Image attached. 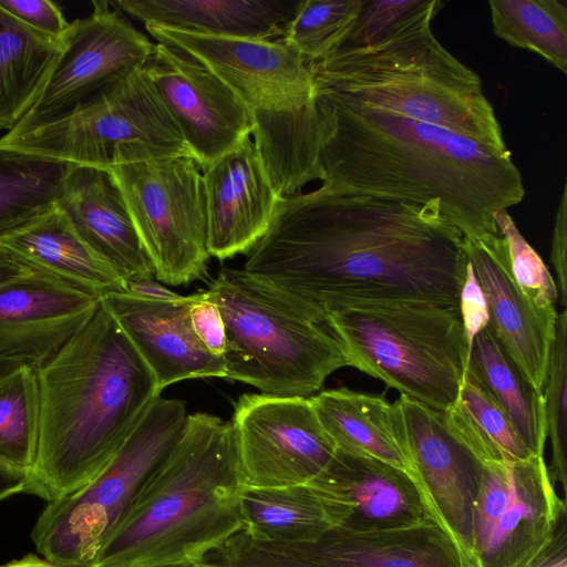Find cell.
<instances>
[{
    "label": "cell",
    "instance_id": "cell-1",
    "mask_svg": "<svg viewBox=\"0 0 567 567\" xmlns=\"http://www.w3.org/2000/svg\"><path fill=\"white\" fill-rule=\"evenodd\" d=\"M465 237L439 205L320 186L278 199L244 269L326 321L357 302L460 309Z\"/></svg>",
    "mask_w": 567,
    "mask_h": 567
},
{
    "label": "cell",
    "instance_id": "cell-2",
    "mask_svg": "<svg viewBox=\"0 0 567 567\" xmlns=\"http://www.w3.org/2000/svg\"><path fill=\"white\" fill-rule=\"evenodd\" d=\"M316 97L317 167L328 189L439 205L465 238L499 234L494 215L525 196L511 153L436 125Z\"/></svg>",
    "mask_w": 567,
    "mask_h": 567
},
{
    "label": "cell",
    "instance_id": "cell-3",
    "mask_svg": "<svg viewBox=\"0 0 567 567\" xmlns=\"http://www.w3.org/2000/svg\"><path fill=\"white\" fill-rule=\"evenodd\" d=\"M38 378V453L25 493L49 503L92 481L161 393L101 301Z\"/></svg>",
    "mask_w": 567,
    "mask_h": 567
},
{
    "label": "cell",
    "instance_id": "cell-4",
    "mask_svg": "<svg viewBox=\"0 0 567 567\" xmlns=\"http://www.w3.org/2000/svg\"><path fill=\"white\" fill-rule=\"evenodd\" d=\"M230 422L188 414L175 447L85 567L202 560L245 524Z\"/></svg>",
    "mask_w": 567,
    "mask_h": 567
},
{
    "label": "cell",
    "instance_id": "cell-5",
    "mask_svg": "<svg viewBox=\"0 0 567 567\" xmlns=\"http://www.w3.org/2000/svg\"><path fill=\"white\" fill-rule=\"evenodd\" d=\"M443 6L440 0H425L380 41L341 47L323 59L306 61L315 93L436 125L509 154L481 78L432 31Z\"/></svg>",
    "mask_w": 567,
    "mask_h": 567
},
{
    "label": "cell",
    "instance_id": "cell-6",
    "mask_svg": "<svg viewBox=\"0 0 567 567\" xmlns=\"http://www.w3.org/2000/svg\"><path fill=\"white\" fill-rule=\"evenodd\" d=\"M206 292L226 328V380L262 394L307 398L349 367L323 318L244 268H223Z\"/></svg>",
    "mask_w": 567,
    "mask_h": 567
},
{
    "label": "cell",
    "instance_id": "cell-7",
    "mask_svg": "<svg viewBox=\"0 0 567 567\" xmlns=\"http://www.w3.org/2000/svg\"><path fill=\"white\" fill-rule=\"evenodd\" d=\"M326 326L353 367L401 395L446 412L468 363L460 309L426 302H357L330 311Z\"/></svg>",
    "mask_w": 567,
    "mask_h": 567
},
{
    "label": "cell",
    "instance_id": "cell-8",
    "mask_svg": "<svg viewBox=\"0 0 567 567\" xmlns=\"http://www.w3.org/2000/svg\"><path fill=\"white\" fill-rule=\"evenodd\" d=\"M187 415L184 401L159 395L92 481L48 503L31 534L38 553L59 566L85 567L166 461Z\"/></svg>",
    "mask_w": 567,
    "mask_h": 567
},
{
    "label": "cell",
    "instance_id": "cell-9",
    "mask_svg": "<svg viewBox=\"0 0 567 567\" xmlns=\"http://www.w3.org/2000/svg\"><path fill=\"white\" fill-rule=\"evenodd\" d=\"M0 146L106 169L134 162L192 157L143 68L103 87L58 120L9 131L0 138Z\"/></svg>",
    "mask_w": 567,
    "mask_h": 567
},
{
    "label": "cell",
    "instance_id": "cell-10",
    "mask_svg": "<svg viewBox=\"0 0 567 567\" xmlns=\"http://www.w3.org/2000/svg\"><path fill=\"white\" fill-rule=\"evenodd\" d=\"M152 262L157 281L190 284L206 275L207 213L203 174L190 156L110 168Z\"/></svg>",
    "mask_w": 567,
    "mask_h": 567
},
{
    "label": "cell",
    "instance_id": "cell-11",
    "mask_svg": "<svg viewBox=\"0 0 567 567\" xmlns=\"http://www.w3.org/2000/svg\"><path fill=\"white\" fill-rule=\"evenodd\" d=\"M544 455L482 463L467 567H527L567 514Z\"/></svg>",
    "mask_w": 567,
    "mask_h": 567
},
{
    "label": "cell",
    "instance_id": "cell-12",
    "mask_svg": "<svg viewBox=\"0 0 567 567\" xmlns=\"http://www.w3.org/2000/svg\"><path fill=\"white\" fill-rule=\"evenodd\" d=\"M230 425L243 487L311 484L337 455L309 398L244 394Z\"/></svg>",
    "mask_w": 567,
    "mask_h": 567
},
{
    "label": "cell",
    "instance_id": "cell-13",
    "mask_svg": "<svg viewBox=\"0 0 567 567\" xmlns=\"http://www.w3.org/2000/svg\"><path fill=\"white\" fill-rule=\"evenodd\" d=\"M92 4L89 17L70 23L42 91L13 130H29L69 114L152 56L155 43L110 1Z\"/></svg>",
    "mask_w": 567,
    "mask_h": 567
},
{
    "label": "cell",
    "instance_id": "cell-14",
    "mask_svg": "<svg viewBox=\"0 0 567 567\" xmlns=\"http://www.w3.org/2000/svg\"><path fill=\"white\" fill-rule=\"evenodd\" d=\"M158 43L205 65L252 112L302 105L315 96L306 60L282 38L213 37L144 24Z\"/></svg>",
    "mask_w": 567,
    "mask_h": 567
},
{
    "label": "cell",
    "instance_id": "cell-15",
    "mask_svg": "<svg viewBox=\"0 0 567 567\" xmlns=\"http://www.w3.org/2000/svg\"><path fill=\"white\" fill-rule=\"evenodd\" d=\"M143 70L202 171L251 135L248 107L190 55L157 43Z\"/></svg>",
    "mask_w": 567,
    "mask_h": 567
},
{
    "label": "cell",
    "instance_id": "cell-16",
    "mask_svg": "<svg viewBox=\"0 0 567 567\" xmlns=\"http://www.w3.org/2000/svg\"><path fill=\"white\" fill-rule=\"evenodd\" d=\"M413 477L436 523L468 565L482 463L440 411L400 395Z\"/></svg>",
    "mask_w": 567,
    "mask_h": 567
},
{
    "label": "cell",
    "instance_id": "cell-17",
    "mask_svg": "<svg viewBox=\"0 0 567 567\" xmlns=\"http://www.w3.org/2000/svg\"><path fill=\"white\" fill-rule=\"evenodd\" d=\"M99 306L96 296L40 269L0 284V358L40 368Z\"/></svg>",
    "mask_w": 567,
    "mask_h": 567
},
{
    "label": "cell",
    "instance_id": "cell-18",
    "mask_svg": "<svg viewBox=\"0 0 567 567\" xmlns=\"http://www.w3.org/2000/svg\"><path fill=\"white\" fill-rule=\"evenodd\" d=\"M196 293L153 299L114 292L100 299L152 373L162 393L184 380L225 379L223 358L207 352L195 338L189 309Z\"/></svg>",
    "mask_w": 567,
    "mask_h": 567
},
{
    "label": "cell",
    "instance_id": "cell-19",
    "mask_svg": "<svg viewBox=\"0 0 567 567\" xmlns=\"http://www.w3.org/2000/svg\"><path fill=\"white\" fill-rule=\"evenodd\" d=\"M202 174L210 257L248 254L267 231L280 198L254 141L245 138Z\"/></svg>",
    "mask_w": 567,
    "mask_h": 567
},
{
    "label": "cell",
    "instance_id": "cell-20",
    "mask_svg": "<svg viewBox=\"0 0 567 567\" xmlns=\"http://www.w3.org/2000/svg\"><path fill=\"white\" fill-rule=\"evenodd\" d=\"M308 485L339 505L342 522L338 528L347 532L368 533L436 523L415 481L400 468L373 457L337 450L329 470Z\"/></svg>",
    "mask_w": 567,
    "mask_h": 567
},
{
    "label": "cell",
    "instance_id": "cell-21",
    "mask_svg": "<svg viewBox=\"0 0 567 567\" xmlns=\"http://www.w3.org/2000/svg\"><path fill=\"white\" fill-rule=\"evenodd\" d=\"M79 237L126 282L154 277L123 193L110 169L74 165L56 203Z\"/></svg>",
    "mask_w": 567,
    "mask_h": 567
},
{
    "label": "cell",
    "instance_id": "cell-22",
    "mask_svg": "<svg viewBox=\"0 0 567 567\" xmlns=\"http://www.w3.org/2000/svg\"><path fill=\"white\" fill-rule=\"evenodd\" d=\"M465 248L488 303V327L522 375L543 393L554 339L514 281L504 238L501 234L465 238Z\"/></svg>",
    "mask_w": 567,
    "mask_h": 567
},
{
    "label": "cell",
    "instance_id": "cell-23",
    "mask_svg": "<svg viewBox=\"0 0 567 567\" xmlns=\"http://www.w3.org/2000/svg\"><path fill=\"white\" fill-rule=\"evenodd\" d=\"M301 1L297 0H117L121 12L169 29L213 37L282 38Z\"/></svg>",
    "mask_w": 567,
    "mask_h": 567
},
{
    "label": "cell",
    "instance_id": "cell-24",
    "mask_svg": "<svg viewBox=\"0 0 567 567\" xmlns=\"http://www.w3.org/2000/svg\"><path fill=\"white\" fill-rule=\"evenodd\" d=\"M289 546L330 567H467L436 523L368 533L333 527L315 542Z\"/></svg>",
    "mask_w": 567,
    "mask_h": 567
},
{
    "label": "cell",
    "instance_id": "cell-25",
    "mask_svg": "<svg viewBox=\"0 0 567 567\" xmlns=\"http://www.w3.org/2000/svg\"><path fill=\"white\" fill-rule=\"evenodd\" d=\"M309 399L338 451L380 460L414 480L403 417L396 401L390 403L381 395L348 388L324 390Z\"/></svg>",
    "mask_w": 567,
    "mask_h": 567
},
{
    "label": "cell",
    "instance_id": "cell-26",
    "mask_svg": "<svg viewBox=\"0 0 567 567\" xmlns=\"http://www.w3.org/2000/svg\"><path fill=\"white\" fill-rule=\"evenodd\" d=\"M33 267L97 298L126 292V280L96 255L56 207L31 226L0 239Z\"/></svg>",
    "mask_w": 567,
    "mask_h": 567
},
{
    "label": "cell",
    "instance_id": "cell-27",
    "mask_svg": "<svg viewBox=\"0 0 567 567\" xmlns=\"http://www.w3.org/2000/svg\"><path fill=\"white\" fill-rule=\"evenodd\" d=\"M244 529L274 544L311 543L342 522L339 505L311 485L243 487Z\"/></svg>",
    "mask_w": 567,
    "mask_h": 567
},
{
    "label": "cell",
    "instance_id": "cell-28",
    "mask_svg": "<svg viewBox=\"0 0 567 567\" xmlns=\"http://www.w3.org/2000/svg\"><path fill=\"white\" fill-rule=\"evenodd\" d=\"M60 50L61 40L32 30L0 7V130H13L33 105Z\"/></svg>",
    "mask_w": 567,
    "mask_h": 567
},
{
    "label": "cell",
    "instance_id": "cell-29",
    "mask_svg": "<svg viewBox=\"0 0 567 567\" xmlns=\"http://www.w3.org/2000/svg\"><path fill=\"white\" fill-rule=\"evenodd\" d=\"M503 409L524 444L544 455L547 439L543 393L522 375L487 326L474 339L467 368Z\"/></svg>",
    "mask_w": 567,
    "mask_h": 567
},
{
    "label": "cell",
    "instance_id": "cell-30",
    "mask_svg": "<svg viewBox=\"0 0 567 567\" xmlns=\"http://www.w3.org/2000/svg\"><path fill=\"white\" fill-rule=\"evenodd\" d=\"M74 165L0 146V239L54 210Z\"/></svg>",
    "mask_w": 567,
    "mask_h": 567
},
{
    "label": "cell",
    "instance_id": "cell-31",
    "mask_svg": "<svg viewBox=\"0 0 567 567\" xmlns=\"http://www.w3.org/2000/svg\"><path fill=\"white\" fill-rule=\"evenodd\" d=\"M442 413L451 431L481 463L536 456L524 444L503 409L468 369L456 402Z\"/></svg>",
    "mask_w": 567,
    "mask_h": 567
},
{
    "label": "cell",
    "instance_id": "cell-32",
    "mask_svg": "<svg viewBox=\"0 0 567 567\" xmlns=\"http://www.w3.org/2000/svg\"><path fill=\"white\" fill-rule=\"evenodd\" d=\"M493 32L567 72V7L559 0H491Z\"/></svg>",
    "mask_w": 567,
    "mask_h": 567
},
{
    "label": "cell",
    "instance_id": "cell-33",
    "mask_svg": "<svg viewBox=\"0 0 567 567\" xmlns=\"http://www.w3.org/2000/svg\"><path fill=\"white\" fill-rule=\"evenodd\" d=\"M39 431L38 368L22 363L0 377V458L30 473L37 461Z\"/></svg>",
    "mask_w": 567,
    "mask_h": 567
},
{
    "label": "cell",
    "instance_id": "cell-34",
    "mask_svg": "<svg viewBox=\"0 0 567 567\" xmlns=\"http://www.w3.org/2000/svg\"><path fill=\"white\" fill-rule=\"evenodd\" d=\"M363 0H302L282 40L306 61L323 59L346 42Z\"/></svg>",
    "mask_w": 567,
    "mask_h": 567
},
{
    "label": "cell",
    "instance_id": "cell-35",
    "mask_svg": "<svg viewBox=\"0 0 567 567\" xmlns=\"http://www.w3.org/2000/svg\"><path fill=\"white\" fill-rule=\"evenodd\" d=\"M494 219L506 243L514 281L546 334L554 339L558 319L556 282L542 257L522 235L507 210H499Z\"/></svg>",
    "mask_w": 567,
    "mask_h": 567
},
{
    "label": "cell",
    "instance_id": "cell-36",
    "mask_svg": "<svg viewBox=\"0 0 567 567\" xmlns=\"http://www.w3.org/2000/svg\"><path fill=\"white\" fill-rule=\"evenodd\" d=\"M547 437L550 439L553 462L549 471L566 489L567 442V312L564 309L556 322L550 346L546 382L543 391Z\"/></svg>",
    "mask_w": 567,
    "mask_h": 567
},
{
    "label": "cell",
    "instance_id": "cell-37",
    "mask_svg": "<svg viewBox=\"0 0 567 567\" xmlns=\"http://www.w3.org/2000/svg\"><path fill=\"white\" fill-rule=\"evenodd\" d=\"M214 567H330L284 544L262 542L241 529L209 551Z\"/></svg>",
    "mask_w": 567,
    "mask_h": 567
},
{
    "label": "cell",
    "instance_id": "cell-38",
    "mask_svg": "<svg viewBox=\"0 0 567 567\" xmlns=\"http://www.w3.org/2000/svg\"><path fill=\"white\" fill-rule=\"evenodd\" d=\"M425 0H363L342 47H365L380 41L411 18Z\"/></svg>",
    "mask_w": 567,
    "mask_h": 567
},
{
    "label": "cell",
    "instance_id": "cell-39",
    "mask_svg": "<svg viewBox=\"0 0 567 567\" xmlns=\"http://www.w3.org/2000/svg\"><path fill=\"white\" fill-rule=\"evenodd\" d=\"M193 333L200 346L214 357L223 358L226 350V328L221 312L206 290L196 292L189 309Z\"/></svg>",
    "mask_w": 567,
    "mask_h": 567
},
{
    "label": "cell",
    "instance_id": "cell-40",
    "mask_svg": "<svg viewBox=\"0 0 567 567\" xmlns=\"http://www.w3.org/2000/svg\"><path fill=\"white\" fill-rule=\"evenodd\" d=\"M0 7L32 30L61 40L70 23L49 0H0Z\"/></svg>",
    "mask_w": 567,
    "mask_h": 567
},
{
    "label": "cell",
    "instance_id": "cell-41",
    "mask_svg": "<svg viewBox=\"0 0 567 567\" xmlns=\"http://www.w3.org/2000/svg\"><path fill=\"white\" fill-rule=\"evenodd\" d=\"M458 308L470 358L475 337L489 323V311L485 293L468 258L460 291Z\"/></svg>",
    "mask_w": 567,
    "mask_h": 567
},
{
    "label": "cell",
    "instance_id": "cell-42",
    "mask_svg": "<svg viewBox=\"0 0 567 567\" xmlns=\"http://www.w3.org/2000/svg\"><path fill=\"white\" fill-rule=\"evenodd\" d=\"M567 185H564L558 209L555 217L550 261L556 272V287L560 305L566 308L567 301Z\"/></svg>",
    "mask_w": 567,
    "mask_h": 567
},
{
    "label": "cell",
    "instance_id": "cell-43",
    "mask_svg": "<svg viewBox=\"0 0 567 567\" xmlns=\"http://www.w3.org/2000/svg\"><path fill=\"white\" fill-rule=\"evenodd\" d=\"M527 567H567V514H565L553 536Z\"/></svg>",
    "mask_w": 567,
    "mask_h": 567
},
{
    "label": "cell",
    "instance_id": "cell-44",
    "mask_svg": "<svg viewBox=\"0 0 567 567\" xmlns=\"http://www.w3.org/2000/svg\"><path fill=\"white\" fill-rule=\"evenodd\" d=\"M30 473L0 458V502L19 493H25Z\"/></svg>",
    "mask_w": 567,
    "mask_h": 567
},
{
    "label": "cell",
    "instance_id": "cell-45",
    "mask_svg": "<svg viewBox=\"0 0 567 567\" xmlns=\"http://www.w3.org/2000/svg\"><path fill=\"white\" fill-rule=\"evenodd\" d=\"M35 269L38 268L0 245V284L29 275Z\"/></svg>",
    "mask_w": 567,
    "mask_h": 567
},
{
    "label": "cell",
    "instance_id": "cell-46",
    "mask_svg": "<svg viewBox=\"0 0 567 567\" xmlns=\"http://www.w3.org/2000/svg\"><path fill=\"white\" fill-rule=\"evenodd\" d=\"M126 292L153 299H174L178 296V293L161 285L154 277L128 281Z\"/></svg>",
    "mask_w": 567,
    "mask_h": 567
},
{
    "label": "cell",
    "instance_id": "cell-47",
    "mask_svg": "<svg viewBox=\"0 0 567 567\" xmlns=\"http://www.w3.org/2000/svg\"><path fill=\"white\" fill-rule=\"evenodd\" d=\"M1 567H63L51 563L48 559L39 558L35 555L29 554L20 559H14Z\"/></svg>",
    "mask_w": 567,
    "mask_h": 567
},
{
    "label": "cell",
    "instance_id": "cell-48",
    "mask_svg": "<svg viewBox=\"0 0 567 567\" xmlns=\"http://www.w3.org/2000/svg\"><path fill=\"white\" fill-rule=\"evenodd\" d=\"M151 567H214V566L210 565L206 559H202V560L177 561V563H171V564H164V565H157V566H151Z\"/></svg>",
    "mask_w": 567,
    "mask_h": 567
},
{
    "label": "cell",
    "instance_id": "cell-49",
    "mask_svg": "<svg viewBox=\"0 0 567 567\" xmlns=\"http://www.w3.org/2000/svg\"><path fill=\"white\" fill-rule=\"evenodd\" d=\"M22 363H24V362L0 358V377L12 371L13 369H16L17 367H19Z\"/></svg>",
    "mask_w": 567,
    "mask_h": 567
}]
</instances>
